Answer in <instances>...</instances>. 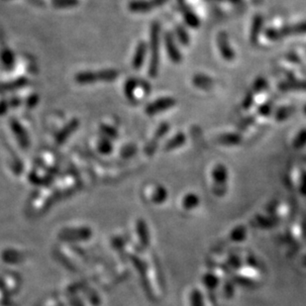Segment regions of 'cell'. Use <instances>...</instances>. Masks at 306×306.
<instances>
[{
	"label": "cell",
	"mask_w": 306,
	"mask_h": 306,
	"mask_svg": "<svg viewBox=\"0 0 306 306\" xmlns=\"http://www.w3.org/2000/svg\"><path fill=\"white\" fill-rule=\"evenodd\" d=\"M162 28L160 22H153L150 31V59L148 66V74L150 78L155 79L159 74L160 62H161V41H162Z\"/></svg>",
	"instance_id": "obj_1"
},
{
	"label": "cell",
	"mask_w": 306,
	"mask_h": 306,
	"mask_svg": "<svg viewBox=\"0 0 306 306\" xmlns=\"http://www.w3.org/2000/svg\"><path fill=\"white\" fill-rule=\"evenodd\" d=\"M57 256L59 260L65 265L68 270L75 272L78 271L83 264H85L87 260L85 253L82 250V248L76 245L70 244H62L61 247L58 248Z\"/></svg>",
	"instance_id": "obj_2"
},
{
	"label": "cell",
	"mask_w": 306,
	"mask_h": 306,
	"mask_svg": "<svg viewBox=\"0 0 306 306\" xmlns=\"http://www.w3.org/2000/svg\"><path fill=\"white\" fill-rule=\"evenodd\" d=\"M119 76V71L115 68H104L97 71L85 70L80 71L74 75L76 84L85 85L96 83H112L115 82Z\"/></svg>",
	"instance_id": "obj_3"
},
{
	"label": "cell",
	"mask_w": 306,
	"mask_h": 306,
	"mask_svg": "<svg viewBox=\"0 0 306 306\" xmlns=\"http://www.w3.org/2000/svg\"><path fill=\"white\" fill-rule=\"evenodd\" d=\"M92 230L89 226L78 225L63 228L58 234V238L65 244L75 245L78 243L87 242L92 237Z\"/></svg>",
	"instance_id": "obj_4"
},
{
	"label": "cell",
	"mask_w": 306,
	"mask_h": 306,
	"mask_svg": "<svg viewBox=\"0 0 306 306\" xmlns=\"http://www.w3.org/2000/svg\"><path fill=\"white\" fill-rule=\"evenodd\" d=\"M213 180L212 192L218 196L222 197L227 192V180H228V170L224 165H216L211 172Z\"/></svg>",
	"instance_id": "obj_5"
},
{
	"label": "cell",
	"mask_w": 306,
	"mask_h": 306,
	"mask_svg": "<svg viewBox=\"0 0 306 306\" xmlns=\"http://www.w3.org/2000/svg\"><path fill=\"white\" fill-rule=\"evenodd\" d=\"M134 233H135V238H136V245H135V250L140 252L145 251L149 248L150 243H151V238H150V231L149 227L145 219L139 218L136 220L135 223V228H134Z\"/></svg>",
	"instance_id": "obj_6"
},
{
	"label": "cell",
	"mask_w": 306,
	"mask_h": 306,
	"mask_svg": "<svg viewBox=\"0 0 306 306\" xmlns=\"http://www.w3.org/2000/svg\"><path fill=\"white\" fill-rule=\"evenodd\" d=\"M176 104V100L170 96H163L150 102L146 106L145 112L149 116H155L157 114L168 111L169 109L174 107Z\"/></svg>",
	"instance_id": "obj_7"
},
{
	"label": "cell",
	"mask_w": 306,
	"mask_h": 306,
	"mask_svg": "<svg viewBox=\"0 0 306 306\" xmlns=\"http://www.w3.org/2000/svg\"><path fill=\"white\" fill-rule=\"evenodd\" d=\"M163 41L169 59L173 64H181L183 61V55L176 45L174 34L170 31H166L163 35Z\"/></svg>",
	"instance_id": "obj_8"
},
{
	"label": "cell",
	"mask_w": 306,
	"mask_h": 306,
	"mask_svg": "<svg viewBox=\"0 0 306 306\" xmlns=\"http://www.w3.org/2000/svg\"><path fill=\"white\" fill-rule=\"evenodd\" d=\"M9 126L19 146L23 150H27L30 147V138L27 130L24 128V126L21 124V122L15 117L9 119Z\"/></svg>",
	"instance_id": "obj_9"
},
{
	"label": "cell",
	"mask_w": 306,
	"mask_h": 306,
	"mask_svg": "<svg viewBox=\"0 0 306 306\" xmlns=\"http://www.w3.org/2000/svg\"><path fill=\"white\" fill-rule=\"evenodd\" d=\"M170 129V126L168 122H163L159 125L157 130L155 131L154 137H153V139L145 147V153L148 156H153L155 154L160 141L169 133Z\"/></svg>",
	"instance_id": "obj_10"
},
{
	"label": "cell",
	"mask_w": 306,
	"mask_h": 306,
	"mask_svg": "<svg viewBox=\"0 0 306 306\" xmlns=\"http://www.w3.org/2000/svg\"><path fill=\"white\" fill-rule=\"evenodd\" d=\"M80 124H81V122L78 118L74 117V118L70 119L68 123L65 124L64 127H62V128L57 132V134L55 136V143L58 146L64 145L69 139V137L72 136V134L79 129Z\"/></svg>",
	"instance_id": "obj_11"
},
{
	"label": "cell",
	"mask_w": 306,
	"mask_h": 306,
	"mask_svg": "<svg viewBox=\"0 0 306 306\" xmlns=\"http://www.w3.org/2000/svg\"><path fill=\"white\" fill-rule=\"evenodd\" d=\"M20 278L14 272H3L2 273V294L12 295L17 293L20 289Z\"/></svg>",
	"instance_id": "obj_12"
},
{
	"label": "cell",
	"mask_w": 306,
	"mask_h": 306,
	"mask_svg": "<svg viewBox=\"0 0 306 306\" xmlns=\"http://www.w3.org/2000/svg\"><path fill=\"white\" fill-rule=\"evenodd\" d=\"M169 196L168 189L162 185H155L153 186L147 192L146 198L147 200L154 204V205H162L164 204Z\"/></svg>",
	"instance_id": "obj_13"
},
{
	"label": "cell",
	"mask_w": 306,
	"mask_h": 306,
	"mask_svg": "<svg viewBox=\"0 0 306 306\" xmlns=\"http://www.w3.org/2000/svg\"><path fill=\"white\" fill-rule=\"evenodd\" d=\"M217 46L222 58L226 61H233L235 59V53L229 43L228 36L225 32H220L217 35Z\"/></svg>",
	"instance_id": "obj_14"
},
{
	"label": "cell",
	"mask_w": 306,
	"mask_h": 306,
	"mask_svg": "<svg viewBox=\"0 0 306 306\" xmlns=\"http://www.w3.org/2000/svg\"><path fill=\"white\" fill-rule=\"evenodd\" d=\"M148 51H149V45L147 44V42L141 41L138 43L135 49L133 58H132V68L134 69L138 70L144 66L145 61L147 59Z\"/></svg>",
	"instance_id": "obj_15"
},
{
	"label": "cell",
	"mask_w": 306,
	"mask_h": 306,
	"mask_svg": "<svg viewBox=\"0 0 306 306\" xmlns=\"http://www.w3.org/2000/svg\"><path fill=\"white\" fill-rule=\"evenodd\" d=\"M178 4H180V7L184 14V21L186 25H187L188 27L192 29L198 28L200 26V20L198 16L188 7L185 0H178Z\"/></svg>",
	"instance_id": "obj_16"
},
{
	"label": "cell",
	"mask_w": 306,
	"mask_h": 306,
	"mask_svg": "<svg viewBox=\"0 0 306 306\" xmlns=\"http://www.w3.org/2000/svg\"><path fill=\"white\" fill-rule=\"evenodd\" d=\"M156 8L153 0H132L128 3V9L132 13H148Z\"/></svg>",
	"instance_id": "obj_17"
},
{
	"label": "cell",
	"mask_w": 306,
	"mask_h": 306,
	"mask_svg": "<svg viewBox=\"0 0 306 306\" xmlns=\"http://www.w3.org/2000/svg\"><path fill=\"white\" fill-rule=\"evenodd\" d=\"M201 280H202L203 286L205 287V289L208 290L209 294L214 293L213 291H215L220 285V278L212 271H208L206 272H204Z\"/></svg>",
	"instance_id": "obj_18"
},
{
	"label": "cell",
	"mask_w": 306,
	"mask_h": 306,
	"mask_svg": "<svg viewBox=\"0 0 306 306\" xmlns=\"http://www.w3.org/2000/svg\"><path fill=\"white\" fill-rule=\"evenodd\" d=\"M29 85V80L26 76H19V78L6 82L2 84V93L6 92H14L17 90H20L24 87H26Z\"/></svg>",
	"instance_id": "obj_19"
},
{
	"label": "cell",
	"mask_w": 306,
	"mask_h": 306,
	"mask_svg": "<svg viewBox=\"0 0 306 306\" xmlns=\"http://www.w3.org/2000/svg\"><path fill=\"white\" fill-rule=\"evenodd\" d=\"M199 203H200V198L196 193L187 192L182 198L181 207L186 212H188V211H192L195 208H197L199 206Z\"/></svg>",
	"instance_id": "obj_20"
},
{
	"label": "cell",
	"mask_w": 306,
	"mask_h": 306,
	"mask_svg": "<svg viewBox=\"0 0 306 306\" xmlns=\"http://www.w3.org/2000/svg\"><path fill=\"white\" fill-rule=\"evenodd\" d=\"M278 221H279V218L274 215H271V216L256 215L252 224L256 227H260L263 229H270V228L275 227L278 224Z\"/></svg>",
	"instance_id": "obj_21"
},
{
	"label": "cell",
	"mask_w": 306,
	"mask_h": 306,
	"mask_svg": "<svg viewBox=\"0 0 306 306\" xmlns=\"http://www.w3.org/2000/svg\"><path fill=\"white\" fill-rule=\"evenodd\" d=\"M2 259L9 265H18L25 260V254L16 249H7L3 251Z\"/></svg>",
	"instance_id": "obj_22"
},
{
	"label": "cell",
	"mask_w": 306,
	"mask_h": 306,
	"mask_svg": "<svg viewBox=\"0 0 306 306\" xmlns=\"http://www.w3.org/2000/svg\"><path fill=\"white\" fill-rule=\"evenodd\" d=\"M187 142V136L185 133L183 132H178L176 133L173 137H171L170 139H169L164 147H163V150L165 152H171V151H174L178 148H182Z\"/></svg>",
	"instance_id": "obj_23"
},
{
	"label": "cell",
	"mask_w": 306,
	"mask_h": 306,
	"mask_svg": "<svg viewBox=\"0 0 306 306\" xmlns=\"http://www.w3.org/2000/svg\"><path fill=\"white\" fill-rule=\"evenodd\" d=\"M110 247L118 254L126 256L127 250H128V238L121 234L114 235L110 238Z\"/></svg>",
	"instance_id": "obj_24"
},
{
	"label": "cell",
	"mask_w": 306,
	"mask_h": 306,
	"mask_svg": "<svg viewBox=\"0 0 306 306\" xmlns=\"http://www.w3.org/2000/svg\"><path fill=\"white\" fill-rule=\"evenodd\" d=\"M192 84L195 87L202 90H210L213 87L214 82L210 76L204 73H196L192 78Z\"/></svg>",
	"instance_id": "obj_25"
},
{
	"label": "cell",
	"mask_w": 306,
	"mask_h": 306,
	"mask_svg": "<svg viewBox=\"0 0 306 306\" xmlns=\"http://www.w3.org/2000/svg\"><path fill=\"white\" fill-rule=\"evenodd\" d=\"M141 85V81L134 79V78H130L127 80L124 84V94L126 96V98L128 99L131 102L136 101V89L140 86Z\"/></svg>",
	"instance_id": "obj_26"
},
{
	"label": "cell",
	"mask_w": 306,
	"mask_h": 306,
	"mask_svg": "<svg viewBox=\"0 0 306 306\" xmlns=\"http://www.w3.org/2000/svg\"><path fill=\"white\" fill-rule=\"evenodd\" d=\"M96 149L100 155L109 156L110 154H112L113 149H114L112 140L101 135L96 143Z\"/></svg>",
	"instance_id": "obj_27"
},
{
	"label": "cell",
	"mask_w": 306,
	"mask_h": 306,
	"mask_svg": "<svg viewBox=\"0 0 306 306\" xmlns=\"http://www.w3.org/2000/svg\"><path fill=\"white\" fill-rule=\"evenodd\" d=\"M1 62H2V67L5 70L10 71L13 69L16 63V57L10 49L8 48L3 49L2 54H1Z\"/></svg>",
	"instance_id": "obj_28"
},
{
	"label": "cell",
	"mask_w": 306,
	"mask_h": 306,
	"mask_svg": "<svg viewBox=\"0 0 306 306\" xmlns=\"http://www.w3.org/2000/svg\"><path fill=\"white\" fill-rule=\"evenodd\" d=\"M229 240L234 243H239L247 238V228L243 225L236 226L228 236Z\"/></svg>",
	"instance_id": "obj_29"
},
{
	"label": "cell",
	"mask_w": 306,
	"mask_h": 306,
	"mask_svg": "<svg viewBox=\"0 0 306 306\" xmlns=\"http://www.w3.org/2000/svg\"><path fill=\"white\" fill-rule=\"evenodd\" d=\"M29 181L30 183L37 185V186H41V187H47L52 184V178H51L50 175L44 176L39 174L37 171H31L29 174Z\"/></svg>",
	"instance_id": "obj_30"
},
{
	"label": "cell",
	"mask_w": 306,
	"mask_h": 306,
	"mask_svg": "<svg viewBox=\"0 0 306 306\" xmlns=\"http://www.w3.org/2000/svg\"><path fill=\"white\" fill-rule=\"evenodd\" d=\"M174 37L184 46H187L190 42L189 34L183 25H176L174 29Z\"/></svg>",
	"instance_id": "obj_31"
},
{
	"label": "cell",
	"mask_w": 306,
	"mask_h": 306,
	"mask_svg": "<svg viewBox=\"0 0 306 306\" xmlns=\"http://www.w3.org/2000/svg\"><path fill=\"white\" fill-rule=\"evenodd\" d=\"M241 136L237 134H224L217 138V143L225 146H233L240 144Z\"/></svg>",
	"instance_id": "obj_32"
},
{
	"label": "cell",
	"mask_w": 306,
	"mask_h": 306,
	"mask_svg": "<svg viewBox=\"0 0 306 306\" xmlns=\"http://www.w3.org/2000/svg\"><path fill=\"white\" fill-rule=\"evenodd\" d=\"M82 290L90 304H92L93 306H99L101 304L100 297L93 289L89 288L88 286H85V288Z\"/></svg>",
	"instance_id": "obj_33"
},
{
	"label": "cell",
	"mask_w": 306,
	"mask_h": 306,
	"mask_svg": "<svg viewBox=\"0 0 306 306\" xmlns=\"http://www.w3.org/2000/svg\"><path fill=\"white\" fill-rule=\"evenodd\" d=\"M99 131L102 136H104L110 140H116L118 138V132L114 128L113 126H110L108 124H100L99 126Z\"/></svg>",
	"instance_id": "obj_34"
},
{
	"label": "cell",
	"mask_w": 306,
	"mask_h": 306,
	"mask_svg": "<svg viewBox=\"0 0 306 306\" xmlns=\"http://www.w3.org/2000/svg\"><path fill=\"white\" fill-rule=\"evenodd\" d=\"M189 305L190 306H205L204 296L200 289H193L189 293Z\"/></svg>",
	"instance_id": "obj_35"
},
{
	"label": "cell",
	"mask_w": 306,
	"mask_h": 306,
	"mask_svg": "<svg viewBox=\"0 0 306 306\" xmlns=\"http://www.w3.org/2000/svg\"><path fill=\"white\" fill-rule=\"evenodd\" d=\"M231 278L233 279V282L235 284H238L239 286L243 287V288H247V289H254L255 288V282L251 280L249 277H246L244 275H236L234 274L233 276H231Z\"/></svg>",
	"instance_id": "obj_36"
},
{
	"label": "cell",
	"mask_w": 306,
	"mask_h": 306,
	"mask_svg": "<svg viewBox=\"0 0 306 306\" xmlns=\"http://www.w3.org/2000/svg\"><path fill=\"white\" fill-rule=\"evenodd\" d=\"M137 153V146L133 145V144H129L126 145L121 149L120 152V156L123 159H130L132 158L134 155H136Z\"/></svg>",
	"instance_id": "obj_37"
},
{
	"label": "cell",
	"mask_w": 306,
	"mask_h": 306,
	"mask_svg": "<svg viewBox=\"0 0 306 306\" xmlns=\"http://www.w3.org/2000/svg\"><path fill=\"white\" fill-rule=\"evenodd\" d=\"M228 266L230 267L232 270H239L242 266H243V262H242V259L237 256V255L235 254H230L229 255V257L227 259V262Z\"/></svg>",
	"instance_id": "obj_38"
},
{
	"label": "cell",
	"mask_w": 306,
	"mask_h": 306,
	"mask_svg": "<svg viewBox=\"0 0 306 306\" xmlns=\"http://www.w3.org/2000/svg\"><path fill=\"white\" fill-rule=\"evenodd\" d=\"M233 279H228L225 282L223 286V295L225 298H231L234 295L235 292V287H234Z\"/></svg>",
	"instance_id": "obj_39"
},
{
	"label": "cell",
	"mask_w": 306,
	"mask_h": 306,
	"mask_svg": "<svg viewBox=\"0 0 306 306\" xmlns=\"http://www.w3.org/2000/svg\"><path fill=\"white\" fill-rule=\"evenodd\" d=\"M79 4V0H53V5L56 8H70Z\"/></svg>",
	"instance_id": "obj_40"
},
{
	"label": "cell",
	"mask_w": 306,
	"mask_h": 306,
	"mask_svg": "<svg viewBox=\"0 0 306 306\" xmlns=\"http://www.w3.org/2000/svg\"><path fill=\"white\" fill-rule=\"evenodd\" d=\"M294 112V108L292 107H284L280 108L278 112L276 113V119L277 120H284L287 119L289 116H290Z\"/></svg>",
	"instance_id": "obj_41"
},
{
	"label": "cell",
	"mask_w": 306,
	"mask_h": 306,
	"mask_svg": "<svg viewBox=\"0 0 306 306\" xmlns=\"http://www.w3.org/2000/svg\"><path fill=\"white\" fill-rule=\"evenodd\" d=\"M305 144H306V130H303L295 138L293 146H294L295 149H298V148L303 147Z\"/></svg>",
	"instance_id": "obj_42"
},
{
	"label": "cell",
	"mask_w": 306,
	"mask_h": 306,
	"mask_svg": "<svg viewBox=\"0 0 306 306\" xmlns=\"http://www.w3.org/2000/svg\"><path fill=\"white\" fill-rule=\"evenodd\" d=\"M39 99H40L39 95L36 93H33L27 97L26 101H25V104H26L28 108H34L38 104Z\"/></svg>",
	"instance_id": "obj_43"
},
{
	"label": "cell",
	"mask_w": 306,
	"mask_h": 306,
	"mask_svg": "<svg viewBox=\"0 0 306 306\" xmlns=\"http://www.w3.org/2000/svg\"><path fill=\"white\" fill-rule=\"evenodd\" d=\"M300 193L303 196H306V171L303 170L300 175V187H299Z\"/></svg>",
	"instance_id": "obj_44"
},
{
	"label": "cell",
	"mask_w": 306,
	"mask_h": 306,
	"mask_svg": "<svg viewBox=\"0 0 306 306\" xmlns=\"http://www.w3.org/2000/svg\"><path fill=\"white\" fill-rule=\"evenodd\" d=\"M246 262H247V264H248L250 267H252V268H254V269H259V270H261V269H260L261 265H260L259 261H258L256 258H255L254 256H249V257L247 258Z\"/></svg>",
	"instance_id": "obj_45"
},
{
	"label": "cell",
	"mask_w": 306,
	"mask_h": 306,
	"mask_svg": "<svg viewBox=\"0 0 306 306\" xmlns=\"http://www.w3.org/2000/svg\"><path fill=\"white\" fill-rule=\"evenodd\" d=\"M21 103H22V99H21L20 97H18V96H13V97H11V98L8 100L9 106H10V107H13V108L19 107V106L21 105Z\"/></svg>",
	"instance_id": "obj_46"
},
{
	"label": "cell",
	"mask_w": 306,
	"mask_h": 306,
	"mask_svg": "<svg viewBox=\"0 0 306 306\" xmlns=\"http://www.w3.org/2000/svg\"><path fill=\"white\" fill-rule=\"evenodd\" d=\"M266 86H267V83H266L265 80L262 79V80H258L256 82V84H255V86H254V89H255V91L258 92V91H261V90L265 89Z\"/></svg>",
	"instance_id": "obj_47"
},
{
	"label": "cell",
	"mask_w": 306,
	"mask_h": 306,
	"mask_svg": "<svg viewBox=\"0 0 306 306\" xmlns=\"http://www.w3.org/2000/svg\"><path fill=\"white\" fill-rule=\"evenodd\" d=\"M277 205H278V202H276V201H273V202H272L271 204H269V206L267 207V210H268L269 214L274 215L275 212H276Z\"/></svg>",
	"instance_id": "obj_48"
},
{
	"label": "cell",
	"mask_w": 306,
	"mask_h": 306,
	"mask_svg": "<svg viewBox=\"0 0 306 306\" xmlns=\"http://www.w3.org/2000/svg\"><path fill=\"white\" fill-rule=\"evenodd\" d=\"M10 106H9V104H8V101H6V100H2V102H1V115L2 116H4L5 114H6V112H7V110H8V108H9Z\"/></svg>",
	"instance_id": "obj_49"
},
{
	"label": "cell",
	"mask_w": 306,
	"mask_h": 306,
	"mask_svg": "<svg viewBox=\"0 0 306 306\" xmlns=\"http://www.w3.org/2000/svg\"><path fill=\"white\" fill-rule=\"evenodd\" d=\"M271 111V105H263L261 108H260V113L263 114V115H266L268 114L269 112Z\"/></svg>",
	"instance_id": "obj_50"
},
{
	"label": "cell",
	"mask_w": 306,
	"mask_h": 306,
	"mask_svg": "<svg viewBox=\"0 0 306 306\" xmlns=\"http://www.w3.org/2000/svg\"><path fill=\"white\" fill-rule=\"evenodd\" d=\"M168 1H169V0H153V2H154L156 8H159V7L163 6Z\"/></svg>",
	"instance_id": "obj_51"
},
{
	"label": "cell",
	"mask_w": 306,
	"mask_h": 306,
	"mask_svg": "<svg viewBox=\"0 0 306 306\" xmlns=\"http://www.w3.org/2000/svg\"><path fill=\"white\" fill-rule=\"evenodd\" d=\"M300 263H301V265H302L303 267H306V255H304V256L301 258Z\"/></svg>",
	"instance_id": "obj_52"
},
{
	"label": "cell",
	"mask_w": 306,
	"mask_h": 306,
	"mask_svg": "<svg viewBox=\"0 0 306 306\" xmlns=\"http://www.w3.org/2000/svg\"><path fill=\"white\" fill-rule=\"evenodd\" d=\"M304 112H305V114H306V106L304 107Z\"/></svg>",
	"instance_id": "obj_53"
},
{
	"label": "cell",
	"mask_w": 306,
	"mask_h": 306,
	"mask_svg": "<svg viewBox=\"0 0 306 306\" xmlns=\"http://www.w3.org/2000/svg\"><path fill=\"white\" fill-rule=\"evenodd\" d=\"M2 306H4V305H2Z\"/></svg>",
	"instance_id": "obj_54"
}]
</instances>
